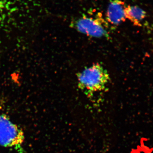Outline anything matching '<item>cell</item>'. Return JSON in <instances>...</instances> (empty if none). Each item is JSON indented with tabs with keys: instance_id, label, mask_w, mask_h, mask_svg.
I'll list each match as a JSON object with an SVG mask.
<instances>
[{
	"instance_id": "cell-1",
	"label": "cell",
	"mask_w": 153,
	"mask_h": 153,
	"mask_svg": "<svg viewBox=\"0 0 153 153\" xmlns=\"http://www.w3.org/2000/svg\"><path fill=\"white\" fill-rule=\"evenodd\" d=\"M78 86L85 94H93L104 90L110 80L107 70L97 63L85 68L77 74Z\"/></svg>"
},
{
	"instance_id": "cell-2",
	"label": "cell",
	"mask_w": 153,
	"mask_h": 153,
	"mask_svg": "<svg viewBox=\"0 0 153 153\" xmlns=\"http://www.w3.org/2000/svg\"><path fill=\"white\" fill-rule=\"evenodd\" d=\"M71 25L78 32L90 37L108 38L110 37L108 31V24L99 14L96 18L83 15L82 17L72 21Z\"/></svg>"
},
{
	"instance_id": "cell-3",
	"label": "cell",
	"mask_w": 153,
	"mask_h": 153,
	"mask_svg": "<svg viewBox=\"0 0 153 153\" xmlns=\"http://www.w3.org/2000/svg\"><path fill=\"white\" fill-rule=\"evenodd\" d=\"M24 132L7 116L0 114V146L20 148L24 141Z\"/></svg>"
},
{
	"instance_id": "cell-4",
	"label": "cell",
	"mask_w": 153,
	"mask_h": 153,
	"mask_svg": "<svg viewBox=\"0 0 153 153\" xmlns=\"http://www.w3.org/2000/svg\"><path fill=\"white\" fill-rule=\"evenodd\" d=\"M125 3L121 0H110L106 13V22L116 27L125 21Z\"/></svg>"
},
{
	"instance_id": "cell-5",
	"label": "cell",
	"mask_w": 153,
	"mask_h": 153,
	"mask_svg": "<svg viewBox=\"0 0 153 153\" xmlns=\"http://www.w3.org/2000/svg\"><path fill=\"white\" fill-rule=\"evenodd\" d=\"M126 19H128L135 26L141 27L142 22L146 17V12L136 5H128L125 9Z\"/></svg>"
}]
</instances>
